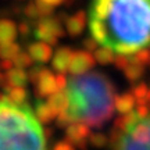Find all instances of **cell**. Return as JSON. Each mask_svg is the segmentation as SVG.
I'll return each instance as SVG.
<instances>
[{"mask_svg":"<svg viewBox=\"0 0 150 150\" xmlns=\"http://www.w3.org/2000/svg\"><path fill=\"white\" fill-rule=\"evenodd\" d=\"M27 53L29 54V57L32 59V61H36L39 64H46L49 60L52 59L53 50H52V46H49L46 43L35 42L28 46Z\"/></svg>","mask_w":150,"mask_h":150,"instance_id":"obj_7","label":"cell"},{"mask_svg":"<svg viewBox=\"0 0 150 150\" xmlns=\"http://www.w3.org/2000/svg\"><path fill=\"white\" fill-rule=\"evenodd\" d=\"M24 13H25V17H28L29 20H36L38 17H40L39 16V11H38L36 3H33V1H31V3L25 7Z\"/></svg>","mask_w":150,"mask_h":150,"instance_id":"obj_21","label":"cell"},{"mask_svg":"<svg viewBox=\"0 0 150 150\" xmlns=\"http://www.w3.org/2000/svg\"><path fill=\"white\" fill-rule=\"evenodd\" d=\"M63 91L67 106L60 112L61 122L97 128L112 117L115 89L107 75L99 71L72 75Z\"/></svg>","mask_w":150,"mask_h":150,"instance_id":"obj_2","label":"cell"},{"mask_svg":"<svg viewBox=\"0 0 150 150\" xmlns=\"http://www.w3.org/2000/svg\"><path fill=\"white\" fill-rule=\"evenodd\" d=\"M95 64H96V61H95V57L92 56V53L85 52V50H78V52L72 53L68 71L72 75H82L89 72V70H92Z\"/></svg>","mask_w":150,"mask_h":150,"instance_id":"obj_6","label":"cell"},{"mask_svg":"<svg viewBox=\"0 0 150 150\" xmlns=\"http://www.w3.org/2000/svg\"><path fill=\"white\" fill-rule=\"evenodd\" d=\"M86 21H88L86 13L82 10L78 11V13H75L74 16L67 17V18H65L67 32L70 33L71 36H78V35H81L86 27Z\"/></svg>","mask_w":150,"mask_h":150,"instance_id":"obj_9","label":"cell"},{"mask_svg":"<svg viewBox=\"0 0 150 150\" xmlns=\"http://www.w3.org/2000/svg\"><path fill=\"white\" fill-rule=\"evenodd\" d=\"M13 64L16 65V68H25V67H29L32 64V59L29 57V54L27 52H20V53L16 56V59L13 60Z\"/></svg>","mask_w":150,"mask_h":150,"instance_id":"obj_18","label":"cell"},{"mask_svg":"<svg viewBox=\"0 0 150 150\" xmlns=\"http://www.w3.org/2000/svg\"><path fill=\"white\" fill-rule=\"evenodd\" d=\"M122 72L129 82H136V81H139L140 78L143 76L145 68H143V67H139V65H136V64H129Z\"/></svg>","mask_w":150,"mask_h":150,"instance_id":"obj_17","label":"cell"},{"mask_svg":"<svg viewBox=\"0 0 150 150\" xmlns=\"http://www.w3.org/2000/svg\"><path fill=\"white\" fill-rule=\"evenodd\" d=\"M88 20L92 38L112 53L150 47V0H92Z\"/></svg>","mask_w":150,"mask_h":150,"instance_id":"obj_1","label":"cell"},{"mask_svg":"<svg viewBox=\"0 0 150 150\" xmlns=\"http://www.w3.org/2000/svg\"><path fill=\"white\" fill-rule=\"evenodd\" d=\"M27 97V92L24 91L22 88H14L8 91V100L14 103H24Z\"/></svg>","mask_w":150,"mask_h":150,"instance_id":"obj_19","label":"cell"},{"mask_svg":"<svg viewBox=\"0 0 150 150\" xmlns=\"http://www.w3.org/2000/svg\"><path fill=\"white\" fill-rule=\"evenodd\" d=\"M95 61H97L99 64L102 65H107V64H112L114 59H115V53H112L110 49L106 47H97V50L95 52Z\"/></svg>","mask_w":150,"mask_h":150,"instance_id":"obj_14","label":"cell"},{"mask_svg":"<svg viewBox=\"0 0 150 150\" xmlns=\"http://www.w3.org/2000/svg\"><path fill=\"white\" fill-rule=\"evenodd\" d=\"M6 76L10 82V85H17V86H24L28 81V74L22 68H11L6 72Z\"/></svg>","mask_w":150,"mask_h":150,"instance_id":"obj_13","label":"cell"},{"mask_svg":"<svg viewBox=\"0 0 150 150\" xmlns=\"http://www.w3.org/2000/svg\"><path fill=\"white\" fill-rule=\"evenodd\" d=\"M38 92L42 96H49V95H54L57 91V85H56V75L50 70L43 68L40 76L38 78Z\"/></svg>","mask_w":150,"mask_h":150,"instance_id":"obj_8","label":"cell"},{"mask_svg":"<svg viewBox=\"0 0 150 150\" xmlns=\"http://www.w3.org/2000/svg\"><path fill=\"white\" fill-rule=\"evenodd\" d=\"M82 46H83V50H85V52H89V53H91V52H96L97 50V42L92 36L83 39Z\"/></svg>","mask_w":150,"mask_h":150,"instance_id":"obj_22","label":"cell"},{"mask_svg":"<svg viewBox=\"0 0 150 150\" xmlns=\"http://www.w3.org/2000/svg\"><path fill=\"white\" fill-rule=\"evenodd\" d=\"M129 63L145 68L146 65L150 64V49H143V50H139L135 54L129 56Z\"/></svg>","mask_w":150,"mask_h":150,"instance_id":"obj_16","label":"cell"},{"mask_svg":"<svg viewBox=\"0 0 150 150\" xmlns=\"http://www.w3.org/2000/svg\"><path fill=\"white\" fill-rule=\"evenodd\" d=\"M43 68L42 67H35V68H32V70L29 71V75H28V78L31 81H33V82H36L38 78L40 76V74H42Z\"/></svg>","mask_w":150,"mask_h":150,"instance_id":"obj_23","label":"cell"},{"mask_svg":"<svg viewBox=\"0 0 150 150\" xmlns=\"http://www.w3.org/2000/svg\"><path fill=\"white\" fill-rule=\"evenodd\" d=\"M114 106L122 114H128L134 110L135 107V97L131 95V93H122L120 96L115 97V102H114Z\"/></svg>","mask_w":150,"mask_h":150,"instance_id":"obj_12","label":"cell"},{"mask_svg":"<svg viewBox=\"0 0 150 150\" xmlns=\"http://www.w3.org/2000/svg\"><path fill=\"white\" fill-rule=\"evenodd\" d=\"M112 64L115 65L118 70L124 71L129 64H131V63H129V57H128V56H121V54H117V56H115V59H114V63H112Z\"/></svg>","mask_w":150,"mask_h":150,"instance_id":"obj_20","label":"cell"},{"mask_svg":"<svg viewBox=\"0 0 150 150\" xmlns=\"http://www.w3.org/2000/svg\"><path fill=\"white\" fill-rule=\"evenodd\" d=\"M0 150H47L40 120L27 103L0 99Z\"/></svg>","mask_w":150,"mask_h":150,"instance_id":"obj_3","label":"cell"},{"mask_svg":"<svg viewBox=\"0 0 150 150\" xmlns=\"http://www.w3.org/2000/svg\"><path fill=\"white\" fill-rule=\"evenodd\" d=\"M20 52H21V47L17 43H10V45H6V46H0V60L13 61Z\"/></svg>","mask_w":150,"mask_h":150,"instance_id":"obj_15","label":"cell"},{"mask_svg":"<svg viewBox=\"0 0 150 150\" xmlns=\"http://www.w3.org/2000/svg\"><path fill=\"white\" fill-rule=\"evenodd\" d=\"M33 33H35L36 39H39V42H43L49 46H52V45H57L59 39L64 35V28H63L59 18L45 17L39 21Z\"/></svg>","mask_w":150,"mask_h":150,"instance_id":"obj_5","label":"cell"},{"mask_svg":"<svg viewBox=\"0 0 150 150\" xmlns=\"http://www.w3.org/2000/svg\"><path fill=\"white\" fill-rule=\"evenodd\" d=\"M115 150H150V112L128 114L121 121Z\"/></svg>","mask_w":150,"mask_h":150,"instance_id":"obj_4","label":"cell"},{"mask_svg":"<svg viewBox=\"0 0 150 150\" xmlns=\"http://www.w3.org/2000/svg\"><path fill=\"white\" fill-rule=\"evenodd\" d=\"M71 59H72V52L70 47H60L56 50V53L53 56L52 60V65L57 72L64 75V72H67L68 67H70Z\"/></svg>","mask_w":150,"mask_h":150,"instance_id":"obj_10","label":"cell"},{"mask_svg":"<svg viewBox=\"0 0 150 150\" xmlns=\"http://www.w3.org/2000/svg\"><path fill=\"white\" fill-rule=\"evenodd\" d=\"M36 1L43 3V4H46V6H49V7L54 8V7H57V6L61 4L63 1H65V0H36Z\"/></svg>","mask_w":150,"mask_h":150,"instance_id":"obj_24","label":"cell"},{"mask_svg":"<svg viewBox=\"0 0 150 150\" xmlns=\"http://www.w3.org/2000/svg\"><path fill=\"white\" fill-rule=\"evenodd\" d=\"M29 31H31V28H29V25H28V24H25V22L20 24V32H21L22 35H28V33H29Z\"/></svg>","mask_w":150,"mask_h":150,"instance_id":"obj_25","label":"cell"},{"mask_svg":"<svg viewBox=\"0 0 150 150\" xmlns=\"http://www.w3.org/2000/svg\"><path fill=\"white\" fill-rule=\"evenodd\" d=\"M17 25L14 24V21L7 20V18H1L0 20V46H6L14 43L17 38Z\"/></svg>","mask_w":150,"mask_h":150,"instance_id":"obj_11","label":"cell"}]
</instances>
